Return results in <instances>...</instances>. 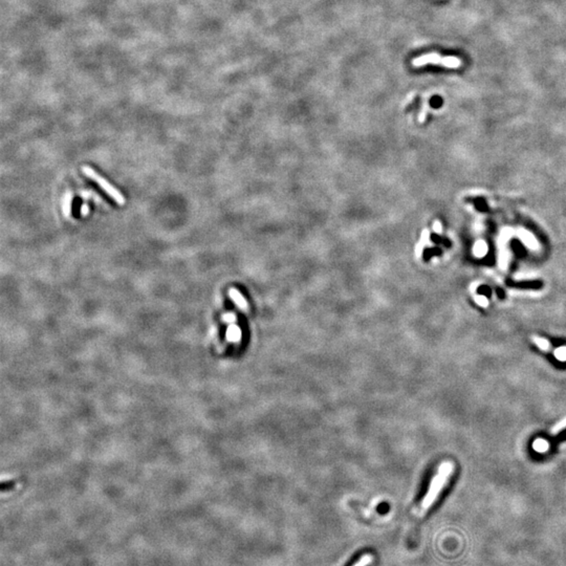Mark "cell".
<instances>
[{
	"label": "cell",
	"instance_id": "1",
	"mask_svg": "<svg viewBox=\"0 0 566 566\" xmlns=\"http://www.w3.org/2000/svg\"><path fill=\"white\" fill-rule=\"evenodd\" d=\"M454 471V465L452 462H443L439 468V472L435 474L429 484V488L422 500V508L424 511L430 510L435 501L439 499L444 487L447 485L450 476Z\"/></svg>",
	"mask_w": 566,
	"mask_h": 566
},
{
	"label": "cell",
	"instance_id": "2",
	"mask_svg": "<svg viewBox=\"0 0 566 566\" xmlns=\"http://www.w3.org/2000/svg\"><path fill=\"white\" fill-rule=\"evenodd\" d=\"M411 63H412L414 67H421L427 64H439L448 68H458L460 65H462V61L457 57H453V56L444 57L437 53H430V54H425L423 56L417 57Z\"/></svg>",
	"mask_w": 566,
	"mask_h": 566
},
{
	"label": "cell",
	"instance_id": "3",
	"mask_svg": "<svg viewBox=\"0 0 566 566\" xmlns=\"http://www.w3.org/2000/svg\"><path fill=\"white\" fill-rule=\"evenodd\" d=\"M82 172L88 178L92 179L95 183H97L99 185V187L104 190L118 204H121V205L125 204L126 200H125V197L122 195V193L118 189H116L109 182H107L104 177H102L101 175H99L91 167L83 166L82 167Z\"/></svg>",
	"mask_w": 566,
	"mask_h": 566
},
{
	"label": "cell",
	"instance_id": "4",
	"mask_svg": "<svg viewBox=\"0 0 566 566\" xmlns=\"http://www.w3.org/2000/svg\"><path fill=\"white\" fill-rule=\"evenodd\" d=\"M229 295L231 297V299H232L234 301V303L240 308V310L242 311H247L248 310V302L246 300V298L240 294V292L236 289H230L229 291Z\"/></svg>",
	"mask_w": 566,
	"mask_h": 566
},
{
	"label": "cell",
	"instance_id": "5",
	"mask_svg": "<svg viewBox=\"0 0 566 566\" xmlns=\"http://www.w3.org/2000/svg\"><path fill=\"white\" fill-rule=\"evenodd\" d=\"M532 341L534 342V344H535L539 349H541V350H543V351H551V352L553 353V351H554V349H555V348L552 347L551 343H550L546 339L540 338V337H538V336H533V337H532Z\"/></svg>",
	"mask_w": 566,
	"mask_h": 566
},
{
	"label": "cell",
	"instance_id": "6",
	"mask_svg": "<svg viewBox=\"0 0 566 566\" xmlns=\"http://www.w3.org/2000/svg\"><path fill=\"white\" fill-rule=\"evenodd\" d=\"M429 231L428 230H424L423 231V234H422V238H421V241L418 243L417 246V249H416V252H417V256L419 257H422V254H423V249L424 247L428 243V240H429Z\"/></svg>",
	"mask_w": 566,
	"mask_h": 566
},
{
	"label": "cell",
	"instance_id": "7",
	"mask_svg": "<svg viewBox=\"0 0 566 566\" xmlns=\"http://www.w3.org/2000/svg\"><path fill=\"white\" fill-rule=\"evenodd\" d=\"M373 561V556L371 554H365L360 558L352 566H369Z\"/></svg>",
	"mask_w": 566,
	"mask_h": 566
},
{
	"label": "cell",
	"instance_id": "8",
	"mask_svg": "<svg viewBox=\"0 0 566 566\" xmlns=\"http://www.w3.org/2000/svg\"><path fill=\"white\" fill-rule=\"evenodd\" d=\"M553 354L560 362H566V346L555 348Z\"/></svg>",
	"mask_w": 566,
	"mask_h": 566
},
{
	"label": "cell",
	"instance_id": "9",
	"mask_svg": "<svg viewBox=\"0 0 566 566\" xmlns=\"http://www.w3.org/2000/svg\"><path fill=\"white\" fill-rule=\"evenodd\" d=\"M485 252H486V246H485V243H483V242H478V243L476 244V247H475V253H476L477 255H479V256H482V255H484Z\"/></svg>",
	"mask_w": 566,
	"mask_h": 566
},
{
	"label": "cell",
	"instance_id": "10",
	"mask_svg": "<svg viewBox=\"0 0 566 566\" xmlns=\"http://www.w3.org/2000/svg\"><path fill=\"white\" fill-rule=\"evenodd\" d=\"M564 429H566V419L563 420L562 422H560L557 426H555L554 429L552 430V433H553V434H557V433H559L560 431H562V430H564Z\"/></svg>",
	"mask_w": 566,
	"mask_h": 566
},
{
	"label": "cell",
	"instance_id": "11",
	"mask_svg": "<svg viewBox=\"0 0 566 566\" xmlns=\"http://www.w3.org/2000/svg\"><path fill=\"white\" fill-rule=\"evenodd\" d=\"M428 107H429V103L428 102H425V104L423 106V109L421 111V114L419 115V121L421 123H423L426 119V115H427V111H428Z\"/></svg>",
	"mask_w": 566,
	"mask_h": 566
},
{
	"label": "cell",
	"instance_id": "12",
	"mask_svg": "<svg viewBox=\"0 0 566 566\" xmlns=\"http://www.w3.org/2000/svg\"><path fill=\"white\" fill-rule=\"evenodd\" d=\"M545 445H546V444H545L543 441H538V442H535L534 448H535V450H537V451L543 452V451H545V450L548 449V447H546Z\"/></svg>",
	"mask_w": 566,
	"mask_h": 566
},
{
	"label": "cell",
	"instance_id": "13",
	"mask_svg": "<svg viewBox=\"0 0 566 566\" xmlns=\"http://www.w3.org/2000/svg\"><path fill=\"white\" fill-rule=\"evenodd\" d=\"M476 302L480 305V306H483V307H486L488 305V301L487 299L484 297V296H478L476 297Z\"/></svg>",
	"mask_w": 566,
	"mask_h": 566
},
{
	"label": "cell",
	"instance_id": "14",
	"mask_svg": "<svg viewBox=\"0 0 566 566\" xmlns=\"http://www.w3.org/2000/svg\"><path fill=\"white\" fill-rule=\"evenodd\" d=\"M433 230L434 232L436 233H441L442 232V224L440 221H435L434 224H433Z\"/></svg>",
	"mask_w": 566,
	"mask_h": 566
}]
</instances>
